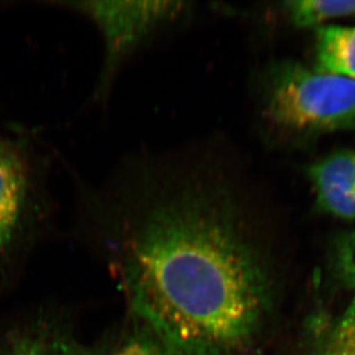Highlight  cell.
Returning <instances> with one entry per match:
<instances>
[{"mask_svg": "<svg viewBox=\"0 0 355 355\" xmlns=\"http://www.w3.org/2000/svg\"><path fill=\"white\" fill-rule=\"evenodd\" d=\"M265 111L277 127L295 134L355 129V80L282 62L265 83Z\"/></svg>", "mask_w": 355, "mask_h": 355, "instance_id": "2", "label": "cell"}, {"mask_svg": "<svg viewBox=\"0 0 355 355\" xmlns=\"http://www.w3.org/2000/svg\"><path fill=\"white\" fill-rule=\"evenodd\" d=\"M288 12L299 27H314L330 19L355 15V1H291L288 3Z\"/></svg>", "mask_w": 355, "mask_h": 355, "instance_id": "9", "label": "cell"}, {"mask_svg": "<svg viewBox=\"0 0 355 355\" xmlns=\"http://www.w3.org/2000/svg\"><path fill=\"white\" fill-rule=\"evenodd\" d=\"M40 5L58 7L87 19L101 36L103 57L91 101L105 106L119 75L139 47L181 10L175 1L119 0H45Z\"/></svg>", "mask_w": 355, "mask_h": 355, "instance_id": "4", "label": "cell"}, {"mask_svg": "<svg viewBox=\"0 0 355 355\" xmlns=\"http://www.w3.org/2000/svg\"><path fill=\"white\" fill-rule=\"evenodd\" d=\"M92 355H174L150 329L131 316L128 324L115 332Z\"/></svg>", "mask_w": 355, "mask_h": 355, "instance_id": "8", "label": "cell"}, {"mask_svg": "<svg viewBox=\"0 0 355 355\" xmlns=\"http://www.w3.org/2000/svg\"><path fill=\"white\" fill-rule=\"evenodd\" d=\"M315 54V69L355 80V27L318 28Z\"/></svg>", "mask_w": 355, "mask_h": 355, "instance_id": "7", "label": "cell"}, {"mask_svg": "<svg viewBox=\"0 0 355 355\" xmlns=\"http://www.w3.org/2000/svg\"><path fill=\"white\" fill-rule=\"evenodd\" d=\"M46 164L26 138L0 131V268L19 258L53 211Z\"/></svg>", "mask_w": 355, "mask_h": 355, "instance_id": "3", "label": "cell"}, {"mask_svg": "<svg viewBox=\"0 0 355 355\" xmlns=\"http://www.w3.org/2000/svg\"><path fill=\"white\" fill-rule=\"evenodd\" d=\"M316 355H355V297L325 332Z\"/></svg>", "mask_w": 355, "mask_h": 355, "instance_id": "10", "label": "cell"}, {"mask_svg": "<svg viewBox=\"0 0 355 355\" xmlns=\"http://www.w3.org/2000/svg\"><path fill=\"white\" fill-rule=\"evenodd\" d=\"M320 211L355 220V152L338 151L309 167Z\"/></svg>", "mask_w": 355, "mask_h": 355, "instance_id": "5", "label": "cell"}, {"mask_svg": "<svg viewBox=\"0 0 355 355\" xmlns=\"http://www.w3.org/2000/svg\"><path fill=\"white\" fill-rule=\"evenodd\" d=\"M80 225L107 253L130 315L174 355H246L272 312L262 259L230 208L146 188L123 164L78 180Z\"/></svg>", "mask_w": 355, "mask_h": 355, "instance_id": "1", "label": "cell"}, {"mask_svg": "<svg viewBox=\"0 0 355 355\" xmlns=\"http://www.w3.org/2000/svg\"><path fill=\"white\" fill-rule=\"evenodd\" d=\"M336 268L343 281L355 288V232L339 239L336 248Z\"/></svg>", "mask_w": 355, "mask_h": 355, "instance_id": "11", "label": "cell"}, {"mask_svg": "<svg viewBox=\"0 0 355 355\" xmlns=\"http://www.w3.org/2000/svg\"><path fill=\"white\" fill-rule=\"evenodd\" d=\"M0 355H92V349L61 323L40 320L5 334L0 338Z\"/></svg>", "mask_w": 355, "mask_h": 355, "instance_id": "6", "label": "cell"}]
</instances>
